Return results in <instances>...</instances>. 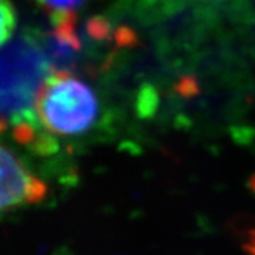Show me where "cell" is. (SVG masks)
I'll use <instances>...</instances> for the list:
<instances>
[{
    "instance_id": "cell-1",
    "label": "cell",
    "mask_w": 255,
    "mask_h": 255,
    "mask_svg": "<svg viewBox=\"0 0 255 255\" xmlns=\"http://www.w3.org/2000/svg\"><path fill=\"white\" fill-rule=\"evenodd\" d=\"M46 51L28 38H20L0 53V133L9 132L18 143L50 153L55 143L37 124V94L50 74Z\"/></svg>"
},
{
    "instance_id": "cell-2",
    "label": "cell",
    "mask_w": 255,
    "mask_h": 255,
    "mask_svg": "<svg viewBox=\"0 0 255 255\" xmlns=\"http://www.w3.org/2000/svg\"><path fill=\"white\" fill-rule=\"evenodd\" d=\"M100 114L97 94L68 70L47 75L34 104V115L43 133L53 142L74 137L94 128Z\"/></svg>"
},
{
    "instance_id": "cell-4",
    "label": "cell",
    "mask_w": 255,
    "mask_h": 255,
    "mask_svg": "<svg viewBox=\"0 0 255 255\" xmlns=\"http://www.w3.org/2000/svg\"><path fill=\"white\" fill-rule=\"evenodd\" d=\"M16 28V10L11 0H0V48L9 41Z\"/></svg>"
},
{
    "instance_id": "cell-3",
    "label": "cell",
    "mask_w": 255,
    "mask_h": 255,
    "mask_svg": "<svg viewBox=\"0 0 255 255\" xmlns=\"http://www.w3.org/2000/svg\"><path fill=\"white\" fill-rule=\"evenodd\" d=\"M46 196V183L0 142V213L36 204Z\"/></svg>"
},
{
    "instance_id": "cell-5",
    "label": "cell",
    "mask_w": 255,
    "mask_h": 255,
    "mask_svg": "<svg viewBox=\"0 0 255 255\" xmlns=\"http://www.w3.org/2000/svg\"><path fill=\"white\" fill-rule=\"evenodd\" d=\"M85 0H37V3L54 16L61 14H74V11L78 9Z\"/></svg>"
},
{
    "instance_id": "cell-6",
    "label": "cell",
    "mask_w": 255,
    "mask_h": 255,
    "mask_svg": "<svg viewBox=\"0 0 255 255\" xmlns=\"http://www.w3.org/2000/svg\"><path fill=\"white\" fill-rule=\"evenodd\" d=\"M244 248L250 255H255V230L250 231V234L247 236Z\"/></svg>"
}]
</instances>
